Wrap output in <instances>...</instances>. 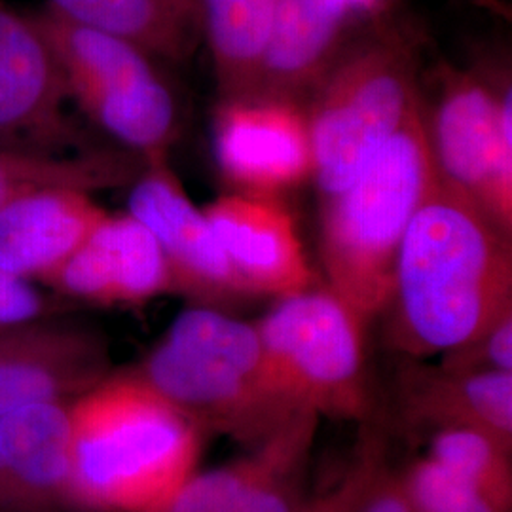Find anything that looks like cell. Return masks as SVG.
I'll return each mask as SVG.
<instances>
[{
    "instance_id": "d6986e66",
    "label": "cell",
    "mask_w": 512,
    "mask_h": 512,
    "mask_svg": "<svg viewBox=\"0 0 512 512\" xmlns=\"http://www.w3.org/2000/svg\"><path fill=\"white\" fill-rule=\"evenodd\" d=\"M395 395L412 429L473 427L512 448L511 372L458 370L403 357Z\"/></svg>"
},
{
    "instance_id": "5bb4252c",
    "label": "cell",
    "mask_w": 512,
    "mask_h": 512,
    "mask_svg": "<svg viewBox=\"0 0 512 512\" xmlns=\"http://www.w3.org/2000/svg\"><path fill=\"white\" fill-rule=\"evenodd\" d=\"M249 296L287 298L315 287L291 213L277 198L232 192L203 207Z\"/></svg>"
},
{
    "instance_id": "f1b7e54d",
    "label": "cell",
    "mask_w": 512,
    "mask_h": 512,
    "mask_svg": "<svg viewBox=\"0 0 512 512\" xmlns=\"http://www.w3.org/2000/svg\"><path fill=\"white\" fill-rule=\"evenodd\" d=\"M33 323L35 321L16 323V325H0V363L4 359H8L19 348V344L25 340V336H27V332H29Z\"/></svg>"
},
{
    "instance_id": "52a82bcc",
    "label": "cell",
    "mask_w": 512,
    "mask_h": 512,
    "mask_svg": "<svg viewBox=\"0 0 512 512\" xmlns=\"http://www.w3.org/2000/svg\"><path fill=\"white\" fill-rule=\"evenodd\" d=\"M365 325L330 291L279 298L256 323L275 389L296 410L368 421L372 393L365 368Z\"/></svg>"
},
{
    "instance_id": "8992f818",
    "label": "cell",
    "mask_w": 512,
    "mask_h": 512,
    "mask_svg": "<svg viewBox=\"0 0 512 512\" xmlns=\"http://www.w3.org/2000/svg\"><path fill=\"white\" fill-rule=\"evenodd\" d=\"M31 19L52 48L69 99L97 128L143 162L169 156L179 114L147 50L50 6Z\"/></svg>"
},
{
    "instance_id": "2e32d148",
    "label": "cell",
    "mask_w": 512,
    "mask_h": 512,
    "mask_svg": "<svg viewBox=\"0 0 512 512\" xmlns=\"http://www.w3.org/2000/svg\"><path fill=\"white\" fill-rule=\"evenodd\" d=\"M110 374L109 346L95 330L38 319L0 363V416L40 404H71Z\"/></svg>"
},
{
    "instance_id": "484cf974",
    "label": "cell",
    "mask_w": 512,
    "mask_h": 512,
    "mask_svg": "<svg viewBox=\"0 0 512 512\" xmlns=\"http://www.w3.org/2000/svg\"><path fill=\"white\" fill-rule=\"evenodd\" d=\"M440 365L458 370L512 374V306L473 342L442 353Z\"/></svg>"
},
{
    "instance_id": "4316f807",
    "label": "cell",
    "mask_w": 512,
    "mask_h": 512,
    "mask_svg": "<svg viewBox=\"0 0 512 512\" xmlns=\"http://www.w3.org/2000/svg\"><path fill=\"white\" fill-rule=\"evenodd\" d=\"M57 311L59 304L52 296L42 293L35 283L0 270V325L37 321Z\"/></svg>"
},
{
    "instance_id": "5b68a950",
    "label": "cell",
    "mask_w": 512,
    "mask_h": 512,
    "mask_svg": "<svg viewBox=\"0 0 512 512\" xmlns=\"http://www.w3.org/2000/svg\"><path fill=\"white\" fill-rule=\"evenodd\" d=\"M420 38L378 21L351 40L310 93L313 179L325 200L342 192L421 101Z\"/></svg>"
},
{
    "instance_id": "4fadbf2b",
    "label": "cell",
    "mask_w": 512,
    "mask_h": 512,
    "mask_svg": "<svg viewBox=\"0 0 512 512\" xmlns=\"http://www.w3.org/2000/svg\"><path fill=\"white\" fill-rule=\"evenodd\" d=\"M42 285L61 298L93 306H141L173 293L160 243L129 213H107Z\"/></svg>"
},
{
    "instance_id": "277c9868",
    "label": "cell",
    "mask_w": 512,
    "mask_h": 512,
    "mask_svg": "<svg viewBox=\"0 0 512 512\" xmlns=\"http://www.w3.org/2000/svg\"><path fill=\"white\" fill-rule=\"evenodd\" d=\"M131 370L203 435L251 448L300 414L275 389L256 325L217 308L196 304L179 313Z\"/></svg>"
},
{
    "instance_id": "e0dca14e",
    "label": "cell",
    "mask_w": 512,
    "mask_h": 512,
    "mask_svg": "<svg viewBox=\"0 0 512 512\" xmlns=\"http://www.w3.org/2000/svg\"><path fill=\"white\" fill-rule=\"evenodd\" d=\"M69 404L0 416V512H71Z\"/></svg>"
},
{
    "instance_id": "f546056e",
    "label": "cell",
    "mask_w": 512,
    "mask_h": 512,
    "mask_svg": "<svg viewBox=\"0 0 512 512\" xmlns=\"http://www.w3.org/2000/svg\"><path fill=\"white\" fill-rule=\"evenodd\" d=\"M165 8L183 23L184 27L194 35V31L200 27V0H162Z\"/></svg>"
},
{
    "instance_id": "ffe728a7",
    "label": "cell",
    "mask_w": 512,
    "mask_h": 512,
    "mask_svg": "<svg viewBox=\"0 0 512 512\" xmlns=\"http://www.w3.org/2000/svg\"><path fill=\"white\" fill-rule=\"evenodd\" d=\"M275 0H200V19L222 99L260 90Z\"/></svg>"
},
{
    "instance_id": "7402d4cb",
    "label": "cell",
    "mask_w": 512,
    "mask_h": 512,
    "mask_svg": "<svg viewBox=\"0 0 512 512\" xmlns=\"http://www.w3.org/2000/svg\"><path fill=\"white\" fill-rule=\"evenodd\" d=\"M65 18L128 38L150 55L183 59L190 52L192 33L162 0H48Z\"/></svg>"
},
{
    "instance_id": "ac0fdd59",
    "label": "cell",
    "mask_w": 512,
    "mask_h": 512,
    "mask_svg": "<svg viewBox=\"0 0 512 512\" xmlns=\"http://www.w3.org/2000/svg\"><path fill=\"white\" fill-rule=\"evenodd\" d=\"M105 217L92 192L76 186L21 194L0 209V270L44 283Z\"/></svg>"
},
{
    "instance_id": "4dcf8cb0",
    "label": "cell",
    "mask_w": 512,
    "mask_h": 512,
    "mask_svg": "<svg viewBox=\"0 0 512 512\" xmlns=\"http://www.w3.org/2000/svg\"><path fill=\"white\" fill-rule=\"evenodd\" d=\"M361 509H363V507H361ZM359 512H361V511H359Z\"/></svg>"
},
{
    "instance_id": "ba28073f",
    "label": "cell",
    "mask_w": 512,
    "mask_h": 512,
    "mask_svg": "<svg viewBox=\"0 0 512 512\" xmlns=\"http://www.w3.org/2000/svg\"><path fill=\"white\" fill-rule=\"evenodd\" d=\"M423 109V107H421ZM439 179L512 232L511 80L442 65L439 97L423 110Z\"/></svg>"
},
{
    "instance_id": "30bf717a",
    "label": "cell",
    "mask_w": 512,
    "mask_h": 512,
    "mask_svg": "<svg viewBox=\"0 0 512 512\" xmlns=\"http://www.w3.org/2000/svg\"><path fill=\"white\" fill-rule=\"evenodd\" d=\"M128 213L160 243L173 293L209 308L251 298L222 253L203 209L190 200L169 165V156L143 162L131 183Z\"/></svg>"
},
{
    "instance_id": "9c48e42d",
    "label": "cell",
    "mask_w": 512,
    "mask_h": 512,
    "mask_svg": "<svg viewBox=\"0 0 512 512\" xmlns=\"http://www.w3.org/2000/svg\"><path fill=\"white\" fill-rule=\"evenodd\" d=\"M215 158L234 192L277 198L313 179L306 110L272 93L222 99L215 116Z\"/></svg>"
},
{
    "instance_id": "83f0119b",
    "label": "cell",
    "mask_w": 512,
    "mask_h": 512,
    "mask_svg": "<svg viewBox=\"0 0 512 512\" xmlns=\"http://www.w3.org/2000/svg\"><path fill=\"white\" fill-rule=\"evenodd\" d=\"M361 512H408L399 484V475L389 469L387 463L376 478Z\"/></svg>"
},
{
    "instance_id": "cb8c5ba5",
    "label": "cell",
    "mask_w": 512,
    "mask_h": 512,
    "mask_svg": "<svg viewBox=\"0 0 512 512\" xmlns=\"http://www.w3.org/2000/svg\"><path fill=\"white\" fill-rule=\"evenodd\" d=\"M397 475L408 512H503L473 484L427 454Z\"/></svg>"
},
{
    "instance_id": "44dd1931",
    "label": "cell",
    "mask_w": 512,
    "mask_h": 512,
    "mask_svg": "<svg viewBox=\"0 0 512 512\" xmlns=\"http://www.w3.org/2000/svg\"><path fill=\"white\" fill-rule=\"evenodd\" d=\"M141 165L137 156L116 150L38 154L0 148V209L42 186H76L93 194L131 184Z\"/></svg>"
},
{
    "instance_id": "8fae6325",
    "label": "cell",
    "mask_w": 512,
    "mask_h": 512,
    "mask_svg": "<svg viewBox=\"0 0 512 512\" xmlns=\"http://www.w3.org/2000/svg\"><path fill=\"white\" fill-rule=\"evenodd\" d=\"M67 101L52 48L35 21L0 4V148L73 154L78 135Z\"/></svg>"
},
{
    "instance_id": "d4e9b609",
    "label": "cell",
    "mask_w": 512,
    "mask_h": 512,
    "mask_svg": "<svg viewBox=\"0 0 512 512\" xmlns=\"http://www.w3.org/2000/svg\"><path fill=\"white\" fill-rule=\"evenodd\" d=\"M348 471L325 494L310 499L302 512H359L384 469V435L368 427Z\"/></svg>"
},
{
    "instance_id": "7c38bea8",
    "label": "cell",
    "mask_w": 512,
    "mask_h": 512,
    "mask_svg": "<svg viewBox=\"0 0 512 512\" xmlns=\"http://www.w3.org/2000/svg\"><path fill=\"white\" fill-rule=\"evenodd\" d=\"M319 416L300 412L253 452L194 473L165 512H302Z\"/></svg>"
},
{
    "instance_id": "6da1fadb",
    "label": "cell",
    "mask_w": 512,
    "mask_h": 512,
    "mask_svg": "<svg viewBox=\"0 0 512 512\" xmlns=\"http://www.w3.org/2000/svg\"><path fill=\"white\" fill-rule=\"evenodd\" d=\"M511 306V234L439 179L397 255L387 346L408 359L442 355L473 342Z\"/></svg>"
},
{
    "instance_id": "7a4b0ae2",
    "label": "cell",
    "mask_w": 512,
    "mask_h": 512,
    "mask_svg": "<svg viewBox=\"0 0 512 512\" xmlns=\"http://www.w3.org/2000/svg\"><path fill=\"white\" fill-rule=\"evenodd\" d=\"M73 512H165L198 471L203 433L133 370L69 404Z\"/></svg>"
},
{
    "instance_id": "603a6c76",
    "label": "cell",
    "mask_w": 512,
    "mask_h": 512,
    "mask_svg": "<svg viewBox=\"0 0 512 512\" xmlns=\"http://www.w3.org/2000/svg\"><path fill=\"white\" fill-rule=\"evenodd\" d=\"M427 456L473 484L497 509L512 512V448L490 433L473 427L431 431Z\"/></svg>"
},
{
    "instance_id": "3957f363",
    "label": "cell",
    "mask_w": 512,
    "mask_h": 512,
    "mask_svg": "<svg viewBox=\"0 0 512 512\" xmlns=\"http://www.w3.org/2000/svg\"><path fill=\"white\" fill-rule=\"evenodd\" d=\"M421 107L420 101L351 184L323 202L327 287L365 327L387 308L404 234L439 183Z\"/></svg>"
},
{
    "instance_id": "9a60e30c",
    "label": "cell",
    "mask_w": 512,
    "mask_h": 512,
    "mask_svg": "<svg viewBox=\"0 0 512 512\" xmlns=\"http://www.w3.org/2000/svg\"><path fill=\"white\" fill-rule=\"evenodd\" d=\"M393 0H275L274 29L260 90L298 101L310 95L365 23Z\"/></svg>"
}]
</instances>
